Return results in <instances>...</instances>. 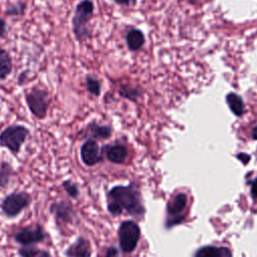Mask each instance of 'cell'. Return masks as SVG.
<instances>
[{"instance_id":"cell-6","label":"cell","mask_w":257,"mask_h":257,"mask_svg":"<svg viewBox=\"0 0 257 257\" xmlns=\"http://www.w3.org/2000/svg\"><path fill=\"white\" fill-rule=\"evenodd\" d=\"M49 213L52 215L56 227L60 228L72 225L77 219V212L73 204L68 200L53 201L49 206Z\"/></svg>"},{"instance_id":"cell-2","label":"cell","mask_w":257,"mask_h":257,"mask_svg":"<svg viewBox=\"0 0 257 257\" xmlns=\"http://www.w3.org/2000/svg\"><path fill=\"white\" fill-rule=\"evenodd\" d=\"M94 13V4L92 0H80L74 9L71 18V28L75 40L83 43L91 38L92 33L89 28V22Z\"/></svg>"},{"instance_id":"cell-5","label":"cell","mask_w":257,"mask_h":257,"mask_svg":"<svg viewBox=\"0 0 257 257\" xmlns=\"http://www.w3.org/2000/svg\"><path fill=\"white\" fill-rule=\"evenodd\" d=\"M29 136L30 130L23 124L7 125L0 133V148L8 150L12 156L17 157Z\"/></svg>"},{"instance_id":"cell-31","label":"cell","mask_w":257,"mask_h":257,"mask_svg":"<svg viewBox=\"0 0 257 257\" xmlns=\"http://www.w3.org/2000/svg\"><path fill=\"white\" fill-rule=\"evenodd\" d=\"M191 3H193V2H195V1H197V0H189Z\"/></svg>"},{"instance_id":"cell-22","label":"cell","mask_w":257,"mask_h":257,"mask_svg":"<svg viewBox=\"0 0 257 257\" xmlns=\"http://www.w3.org/2000/svg\"><path fill=\"white\" fill-rule=\"evenodd\" d=\"M84 85H85L87 92H89L90 94H92L94 96L100 95L101 83L96 77H94L92 75H86L85 80H84Z\"/></svg>"},{"instance_id":"cell-29","label":"cell","mask_w":257,"mask_h":257,"mask_svg":"<svg viewBox=\"0 0 257 257\" xmlns=\"http://www.w3.org/2000/svg\"><path fill=\"white\" fill-rule=\"evenodd\" d=\"M113 1L118 4H128L132 0H113Z\"/></svg>"},{"instance_id":"cell-1","label":"cell","mask_w":257,"mask_h":257,"mask_svg":"<svg viewBox=\"0 0 257 257\" xmlns=\"http://www.w3.org/2000/svg\"><path fill=\"white\" fill-rule=\"evenodd\" d=\"M107 198V210L113 216L120 215L123 210L135 216L144 213L140 195L132 187L115 186L109 190Z\"/></svg>"},{"instance_id":"cell-28","label":"cell","mask_w":257,"mask_h":257,"mask_svg":"<svg viewBox=\"0 0 257 257\" xmlns=\"http://www.w3.org/2000/svg\"><path fill=\"white\" fill-rule=\"evenodd\" d=\"M237 157H238V159H240L244 164L248 163V161H249V159H250V157H249L248 155H245V154H239Z\"/></svg>"},{"instance_id":"cell-8","label":"cell","mask_w":257,"mask_h":257,"mask_svg":"<svg viewBox=\"0 0 257 257\" xmlns=\"http://www.w3.org/2000/svg\"><path fill=\"white\" fill-rule=\"evenodd\" d=\"M140 239V228L133 221H124L118 229V241L120 249L125 252H132L137 247Z\"/></svg>"},{"instance_id":"cell-11","label":"cell","mask_w":257,"mask_h":257,"mask_svg":"<svg viewBox=\"0 0 257 257\" xmlns=\"http://www.w3.org/2000/svg\"><path fill=\"white\" fill-rule=\"evenodd\" d=\"M65 257H91L90 242L83 236H78L63 252Z\"/></svg>"},{"instance_id":"cell-13","label":"cell","mask_w":257,"mask_h":257,"mask_svg":"<svg viewBox=\"0 0 257 257\" xmlns=\"http://www.w3.org/2000/svg\"><path fill=\"white\" fill-rule=\"evenodd\" d=\"M106 159L114 164H121L125 161L127 156V150L123 145L115 144L112 146H106L103 148Z\"/></svg>"},{"instance_id":"cell-4","label":"cell","mask_w":257,"mask_h":257,"mask_svg":"<svg viewBox=\"0 0 257 257\" xmlns=\"http://www.w3.org/2000/svg\"><path fill=\"white\" fill-rule=\"evenodd\" d=\"M32 204V196L27 191L15 190L7 194L0 202V212L8 220L17 218Z\"/></svg>"},{"instance_id":"cell-19","label":"cell","mask_w":257,"mask_h":257,"mask_svg":"<svg viewBox=\"0 0 257 257\" xmlns=\"http://www.w3.org/2000/svg\"><path fill=\"white\" fill-rule=\"evenodd\" d=\"M226 100H227V103H228L231 111L235 115L241 116L244 113V102L238 94L231 92V93L227 94Z\"/></svg>"},{"instance_id":"cell-27","label":"cell","mask_w":257,"mask_h":257,"mask_svg":"<svg viewBox=\"0 0 257 257\" xmlns=\"http://www.w3.org/2000/svg\"><path fill=\"white\" fill-rule=\"evenodd\" d=\"M251 195L253 198L257 199V179H255L251 186Z\"/></svg>"},{"instance_id":"cell-12","label":"cell","mask_w":257,"mask_h":257,"mask_svg":"<svg viewBox=\"0 0 257 257\" xmlns=\"http://www.w3.org/2000/svg\"><path fill=\"white\" fill-rule=\"evenodd\" d=\"M82 133L91 140H106L111 136V128L107 125L99 124L96 121H91L87 123Z\"/></svg>"},{"instance_id":"cell-23","label":"cell","mask_w":257,"mask_h":257,"mask_svg":"<svg viewBox=\"0 0 257 257\" xmlns=\"http://www.w3.org/2000/svg\"><path fill=\"white\" fill-rule=\"evenodd\" d=\"M119 94H120L121 96L126 97V98L135 99L136 96L139 94V92H136L133 88L128 89L127 86H124V85H123V86H121V87L119 88Z\"/></svg>"},{"instance_id":"cell-14","label":"cell","mask_w":257,"mask_h":257,"mask_svg":"<svg viewBox=\"0 0 257 257\" xmlns=\"http://www.w3.org/2000/svg\"><path fill=\"white\" fill-rule=\"evenodd\" d=\"M13 71V59L10 52L0 45V80L3 81Z\"/></svg>"},{"instance_id":"cell-21","label":"cell","mask_w":257,"mask_h":257,"mask_svg":"<svg viewBox=\"0 0 257 257\" xmlns=\"http://www.w3.org/2000/svg\"><path fill=\"white\" fill-rule=\"evenodd\" d=\"M60 185H61L62 189L64 190L65 194H66L69 198H71V199H73V200H76V199L79 198L80 190H79L78 185H77L75 182H73V181L70 180V179H65V180H63V181L61 182Z\"/></svg>"},{"instance_id":"cell-24","label":"cell","mask_w":257,"mask_h":257,"mask_svg":"<svg viewBox=\"0 0 257 257\" xmlns=\"http://www.w3.org/2000/svg\"><path fill=\"white\" fill-rule=\"evenodd\" d=\"M8 32L7 22L0 17V37H4Z\"/></svg>"},{"instance_id":"cell-16","label":"cell","mask_w":257,"mask_h":257,"mask_svg":"<svg viewBox=\"0 0 257 257\" xmlns=\"http://www.w3.org/2000/svg\"><path fill=\"white\" fill-rule=\"evenodd\" d=\"M17 254L19 257H52L49 250L39 248L36 245L20 246L17 249Z\"/></svg>"},{"instance_id":"cell-25","label":"cell","mask_w":257,"mask_h":257,"mask_svg":"<svg viewBox=\"0 0 257 257\" xmlns=\"http://www.w3.org/2000/svg\"><path fill=\"white\" fill-rule=\"evenodd\" d=\"M28 70H23L17 77V84L18 85H22L24 84V82L27 80L28 78Z\"/></svg>"},{"instance_id":"cell-30","label":"cell","mask_w":257,"mask_h":257,"mask_svg":"<svg viewBox=\"0 0 257 257\" xmlns=\"http://www.w3.org/2000/svg\"><path fill=\"white\" fill-rule=\"evenodd\" d=\"M252 138L255 139V140H257V126H255V127L253 128V131H252Z\"/></svg>"},{"instance_id":"cell-20","label":"cell","mask_w":257,"mask_h":257,"mask_svg":"<svg viewBox=\"0 0 257 257\" xmlns=\"http://www.w3.org/2000/svg\"><path fill=\"white\" fill-rule=\"evenodd\" d=\"M27 9V3L23 0H17L14 3H10L6 6L4 14L9 17H19L25 14Z\"/></svg>"},{"instance_id":"cell-7","label":"cell","mask_w":257,"mask_h":257,"mask_svg":"<svg viewBox=\"0 0 257 257\" xmlns=\"http://www.w3.org/2000/svg\"><path fill=\"white\" fill-rule=\"evenodd\" d=\"M15 243L20 246L37 245L43 243L47 238V232L40 223L21 227L12 234Z\"/></svg>"},{"instance_id":"cell-15","label":"cell","mask_w":257,"mask_h":257,"mask_svg":"<svg viewBox=\"0 0 257 257\" xmlns=\"http://www.w3.org/2000/svg\"><path fill=\"white\" fill-rule=\"evenodd\" d=\"M231 251L226 247L217 246H205L200 248L196 253L195 257H231Z\"/></svg>"},{"instance_id":"cell-18","label":"cell","mask_w":257,"mask_h":257,"mask_svg":"<svg viewBox=\"0 0 257 257\" xmlns=\"http://www.w3.org/2000/svg\"><path fill=\"white\" fill-rule=\"evenodd\" d=\"M126 44L128 46V48L131 50H139L144 42H145V37H144V34L138 30V29H132L127 34H126Z\"/></svg>"},{"instance_id":"cell-17","label":"cell","mask_w":257,"mask_h":257,"mask_svg":"<svg viewBox=\"0 0 257 257\" xmlns=\"http://www.w3.org/2000/svg\"><path fill=\"white\" fill-rule=\"evenodd\" d=\"M14 173V169L9 162L2 161L0 163V190L7 189Z\"/></svg>"},{"instance_id":"cell-26","label":"cell","mask_w":257,"mask_h":257,"mask_svg":"<svg viewBox=\"0 0 257 257\" xmlns=\"http://www.w3.org/2000/svg\"><path fill=\"white\" fill-rule=\"evenodd\" d=\"M104 257H118V250L115 247H109L106 250Z\"/></svg>"},{"instance_id":"cell-9","label":"cell","mask_w":257,"mask_h":257,"mask_svg":"<svg viewBox=\"0 0 257 257\" xmlns=\"http://www.w3.org/2000/svg\"><path fill=\"white\" fill-rule=\"evenodd\" d=\"M81 162L87 167H93L102 161V152L95 140L87 139L80 147Z\"/></svg>"},{"instance_id":"cell-3","label":"cell","mask_w":257,"mask_h":257,"mask_svg":"<svg viewBox=\"0 0 257 257\" xmlns=\"http://www.w3.org/2000/svg\"><path fill=\"white\" fill-rule=\"evenodd\" d=\"M25 102L30 113L39 120L45 119L52 102L50 92L39 85H34L24 92Z\"/></svg>"},{"instance_id":"cell-10","label":"cell","mask_w":257,"mask_h":257,"mask_svg":"<svg viewBox=\"0 0 257 257\" xmlns=\"http://www.w3.org/2000/svg\"><path fill=\"white\" fill-rule=\"evenodd\" d=\"M187 202L188 198L184 193H179L174 197L168 206V225H174L182 220Z\"/></svg>"}]
</instances>
